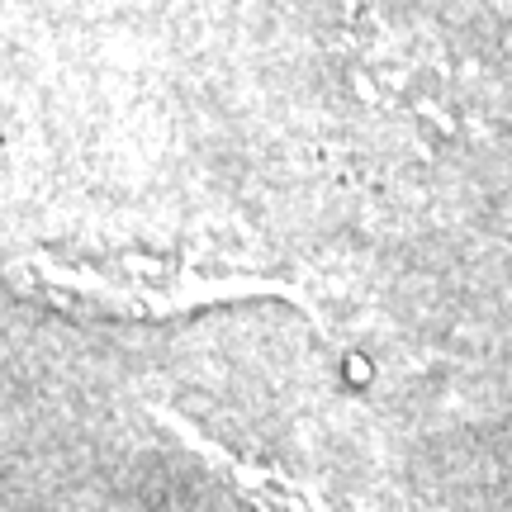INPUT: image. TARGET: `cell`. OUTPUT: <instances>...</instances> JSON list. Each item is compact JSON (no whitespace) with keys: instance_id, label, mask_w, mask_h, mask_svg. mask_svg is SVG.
Listing matches in <instances>:
<instances>
[{"instance_id":"1","label":"cell","mask_w":512,"mask_h":512,"mask_svg":"<svg viewBox=\"0 0 512 512\" xmlns=\"http://www.w3.org/2000/svg\"><path fill=\"white\" fill-rule=\"evenodd\" d=\"M10 280L29 299L81 318H119V323H166L214 304L242 299H285L309 309V294L285 275L204 271L166 256H57L24 252L10 266Z\"/></svg>"},{"instance_id":"2","label":"cell","mask_w":512,"mask_h":512,"mask_svg":"<svg viewBox=\"0 0 512 512\" xmlns=\"http://www.w3.org/2000/svg\"><path fill=\"white\" fill-rule=\"evenodd\" d=\"M152 418L162 422L166 432H176V437L195 451V456L214 470L219 479H228L233 489H238L256 512H318V498L304 489V484H294L285 470H266V465H256L247 456H233V451H223L214 437H204L195 422L185 418L181 408H166V403H152Z\"/></svg>"}]
</instances>
